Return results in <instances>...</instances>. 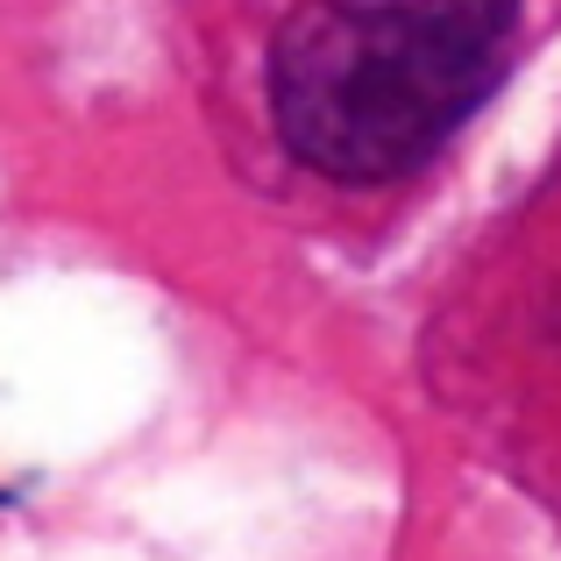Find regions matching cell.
<instances>
[{"mask_svg": "<svg viewBox=\"0 0 561 561\" xmlns=\"http://www.w3.org/2000/svg\"><path fill=\"white\" fill-rule=\"evenodd\" d=\"M519 0H306L271 50L277 136L306 171L383 185L483 107Z\"/></svg>", "mask_w": 561, "mask_h": 561, "instance_id": "obj_1", "label": "cell"}]
</instances>
